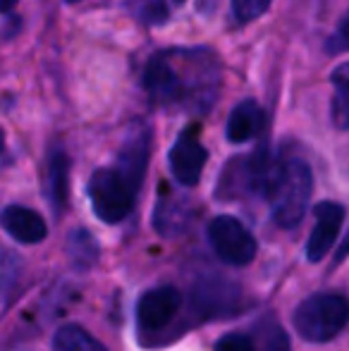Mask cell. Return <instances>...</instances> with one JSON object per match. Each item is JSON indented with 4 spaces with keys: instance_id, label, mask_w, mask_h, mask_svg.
<instances>
[{
    "instance_id": "24",
    "label": "cell",
    "mask_w": 349,
    "mask_h": 351,
    "mask_svg": "<svg viewBox=\"0 0 349 351\" xmlns=\"http://www.w3.org/2000/svg\"><path fill=\"white\" fill-rule=\"evenodd\" d=\"M175 3H184V0H175Z\"/></svg>"
},
{
    "instance_id": "22",
    "label": "cell",
    "mask_w": 349,
    "mask_h": 351,
    "mask_svg": "<svg viewBox=\"0 0 349 351\" xmlns=\"http://www.w3.org/2000/svg\"><path fill=\"white\" fill-rule=\"evenodd\" d=\"M3 146H5V134H3V130H0V151H3Z\"/></svg>"
},
{
    "instance_id": "21",
    "label": "cell",
    "mask_w": 349,
    "mask_h": 351,
    "mask_svg": "<svg viewBox=\"0 0 349 351\" xmlns=\"http://www.w3.org/2000/svg\"><path fill=\"white\" fill-rule=\"evenodd\" d=\"M17 5V0H0V12H8Z\"/></svg>"
},
{
    "instance_id": "2",
    "label": "cell",
    "mask_w": 349,
    "mask_h": 351,
    "mask_svg": "<svg viewBox=\"0 0 349 351\" xmlns=\"http://www.w3.org/2000/svg\"><path fill=\"white\" fill-rule=\"evenodd\" d=\"M294 330L306 342H330L349 323V299L335 291H318L294 311Z\"/></svg>"
},
{
    "instance_id": "12",
    "label": "cell",
    "mask_w": 349,
    "mask_h": 351,
    "mask_svg": "<svg viewBox=\"0 0 349 351\" xmlns=\"http://www.w3.org/2000/svg\"><path fill=\"white\" fill-rule=\"evenodd\" d=\"M67 189H70V158L62 151H58L53 153L51 162H48V196H51L53 208H65Z\"/></svg>"
},
{
    "instance_id": "9",
    "label": "cell",
    "mask_w": 349,
    "mask_h": 351,
    "mask_svg": "<svg viewBox=\"0 0 349 351\" xmlns=\"http://www.w3.org/2000/svg\"><path fill=\"white\" fill-rule=\"evenodd\" d=\"M0 227L19 244H38L46 239L48 225L36 210L27 206H8L0 213Z\"/></svg>"
},
{
    "instance_id": "8",
    "label": "cell",
    "mask_w": 349,
    "mask_h": 351,
    "mask_svg": "<svg viewBox=\"0 0 349 351\" xmlns=\"http://www.w3.org/2000/svg\"><path fill=\"white\" fill-rule=\"evenodd\" d=\"M180 306L182 294L175 287H156L146 291L136 304V323L146 332H156L175 318Z\"/></svg>"
},
{
    "instance_id": "11",
    "label": "cell",
    "mask_w": 349,
    "mask_h": 351,
    "mask_svg": "<svg viewBox=\"0 0 349 351\" xmlns=\"http://www.w3.org/2000/svg\"><path fill=\"white\" fill-rule=\"evenodd\" d=\"M263 130V110L256 101H242L239 106H234V110L230 112L228 120V139L232 143H244L258 134Z\"/></svg>"
},
{
    "instance_id": "14",
    "label": "cell",
    "mask_w": 349,
    "mask_h": 351,
    "mask_svg": "<svg viewBox=\"0 0 349 351\" xmlns=\"http://www.w3.org/2000/svg\"><path fill=\"white\" fill-rule=\"evenodd\" d=\"M333 86L337 91V98L333 103V108H335V122L340 127H349V62L340 65L333 72Z\"/></svg>"
},
{
    "instance_id": "19",
    "label": "cell",
    "mask_w": 349,
    "mask_h": 351,
    "mask_svg": "<svg viewBox=\"0 0 349 351\" xmlns=\"http://www.w3.org/2000/svg\"><path fill=\"white\" fill-rule=\"evenodd\" d=\"M337 43L349 48V12L345 14V19L340 22V29H337Z\"/></svg>"
},
{
    "instance_id": "1",
    "label": "cell",
    "mask_w": 349,
    "mask_h": 351,
    "mask_svg": "<svg viewBox=\"0 0 349 351\" xmlns=\"http://www.w3.org/2000/svg\"><path fill=\"white\" fill-rule=\"evenodd\" d=\"M311 189L313 177L304 160L289 158L285 162H275L268 184H265V196H268L273 217L280 227L292 230L302 222L309 208Z\"/></svg>"
},
{
    "instance_id": "23",
    "label": "cell",
    "mask_w": 349,
    "mask_h": 351,
    "mask_svg": "<svg viewBox=\"0 0 349 351\" xmlns=\"http://www.w3.org/2000/svg\"><path fill=\"white\" fill-rule=\"evenodd\" d=\"M67 3H77V0H67Z\"/></svg>"
},
{
    "instance_id": "16",
    "label": "cell",
    "mask_w": 349,
    "mask_h": 351,
    "mask_svg": "<svg viewBox=\"0 0 349 351\" xmlns=\"http://www.w3.org/2000/svg\"><path fill=\"white\" fill-rule=\"evenodd\" d=\"M270 8V0H232V12L239 22H254Z\"/></svg>"
},
{
    "instance_id": "5",
    "label": "cell",
    "mask_w": 349,
    "mask_h": 351,
    "mask_svg": "<svg viewBox=\"0 0 349 351\" xmlns=\"http://www.w3.org/2000/svg\"><path fill=\"white\" fill-rule=\"evenodd\" d=\"M208 160V151L199 139V127L189 125L177 136L173 151H170V170L180 184L194 186L201 180V172Z\"/></svg>"
},
{
    "instance_id": "18",
    "label": "cell",
    "mask_w": 349,
    "mask_h": 351,
    "mask_svg": "<svg viewBox=\"0 0 349 351\" xmlns=\"http://www.w3.org/2000/svg\"><path fill=\"white\" fill-rule=\"evenodd\" d=\"M144 17H146V22H151V24L163 22V19H165V5L160 3V0H156L154 5L149 3V8L144 10Z\"/></svg>"
},
{
    "instance_id": "4",
    "label": "cell",
    "mask_w": 349,
    "mask_h": 351,
    "mask_svg": "<svg viewBox=\"0 0 349 351\" xmlns=\"http://www.w3.org/2000/svg\"><path fill=\"white\" fill-rule=\"evenodd\" d=\"M208 241L223 263L244 268L256 258V239L232 215H218L208 222Z\"/></svg>"
},
{
    "instance_id": "10",
    "label": "cell",
    "mask_w": 349,
    "mask_h": 351,
    "mask_svg": "<svg viewBox=\"0 0 349 351\" xmlns=\"http://www.w3.org/2000/svg\"><path fill=\"white\" fill-rule=\"evenodd\" d=\"M146 165H149V132L144 127H136L127 136L125 146H122L120 156H117L115 167L139 189L146 175Z\"/></svg>"
},
{
    "instance_id": "17",
    "label": "cell",
    "mask_w": 349,
    "mask_h": 351,
    "mask_svg": "<svg viewBox=\"0 0 349 351\" xmlns=\"http://www.w3.org/2000/svg\"><path fill=\"white\" fill-rule=\"evenodd\" d=\"M215 351H256V339L247 332H230L218 339Z\"/></svg>"
},
{
    "instance_id": "13",
    "label": "cell",
    "mask_w": 349,
    "mask_h": 351,
    "mask_svg": "<svg viewBox=\"0 0 349 351\" xmlns=\"http://www.w3.org/2000/svg\"><path fill=\"white\" fill-rule=\"evenodd\" d=\"M53 351H108L82 325H62L53 337Z\"/></svg>"
},
{
    "instance_id": "7",
    "label": "cell",
    "mask_w": 349,
    "mask_h": 351,
    "mask_svg": "<svg viewBox=\"0 0 349 351\" xmlns=\"http://www.w3.org/2000/svg\"><path fill=\"white\" fill-rule=\"evenodd\" d=\"M313 215H316V225H313L306 241V258L311 263H318V261H323L330 254L333 244H335L337 234H340L345 208L340 204H333V201H321L313 208Z\"/></svg>"
},
{
    "instance_id": "3",
    "label": "cell",
    "mask_w": 349,
    "mask_h": 351,
    "mask_svg": "<svg viewBox=\"0 0 349 351\" xmlns=\"http://www.w3.org/2000/svg\"><path fill=\"white\" fill-rule=\"evenodd\" d=\"M136 186L122 175L117 167H101L91 175L88 196H91L93 213L108 225L122 222L130 215L136 199Z\"/></svg>"
},
{
    "instance_id": "15",
    "label": "cell",
    "mask_w": 349,
    "mask_h": 351,
    "mask_svg": "<svg viewBox=\"0 0 349 351\" xmlns=\"http://www.w3.org/2000/svg\"><path fill=\"white\" fill-rule=\"evenodd\" d=\"M254 339H256V351H289V339L285 330L278 323L268 320V323L258 325L254 330Z\"/></svg>"
},
{
    "instance_id": "20",
    "label": "cell",
    "mask_w": 349,
    "mask_h": 351,
    "mask_svg": "<svg viewBox=\"0 0 349 351\" xmlns=\"http://www.w3.org/2000/svg\"><path fill=\"white\" fill-rule=\"evenodd\" d=\"M349 256V234H347V239H345V244L340 246V254H337V261H342V258H347Z\"/></svg>"
},
{
    "instance_id": "6",
    "label": "cell",
    "mask_w": 349,
    "mask_h": 351,
    "mask_svg": "<svg viewBox=\"0 0 349 351\" xmlns=\"http://www.w3.org/2000/svg\"><path fill=\"white\" fill-rule=\"evenodd\" d=\"M144 86L149 91L151 101L160 103V106L186 98V86L177 74V67L173 65L168 53H160V56L149 60V67L144 72Z\"/></svg>"
}]
</instances>
